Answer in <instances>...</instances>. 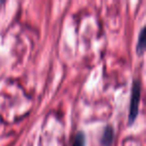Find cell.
<instances>
[{
  "instance_id": "1",
  "label": "cell",
  "mask_w": 146,
  "mask_h": 146,
  "mask_svg": "<svg viewBox=\"0 0 146 146\" xmlns=\"http://www.w3.org/2000/svg\"><path fill=\"white\" fill-rule=\"evenodd\" d=\"M140 95H141V85L140 81L135 79L133 81L131 90V98H130V105H129V124H132L134 120L136 119L138 115V109H139V102H140Z\"/></svg>"
},
{
  "instance_id": "2",
  "label": "cell",
  "mask_w": 146,
  "mask_h": 146,
  "mask_svg": "<svg viewBox=\"0 0 146 146\" xmlns=\"http://www.w3.org/2000/svg\"><path fill=\"white\" fill-rule=\"evenodd\" d=\"M114 140V129L112 126L107 125L103 130V133L100 138V143L102 146H111Z\"/></svg>"
},
{
  "instance_id": "3",
  "label": "cell",
  "mask_w": 146,
  "mask_h": 146,
  "mask_svg": "<svg viewBox=\"0 0 146 146\" xmlns=\"http://www.w3.org/2000/svg\"><path fill=\"white\" fill-rule=\"evenodd\" d=\"M145 49V27L141 29L138 36V42H137V53L142 54Z\"/></svg>"
},
{
  "instance_id": "4",
  "label": "cell",
  "mask_w": 146,
  "mask_h": 146,
  "mask_svg": "<svg viewBox=\"0 0 146 146\" xmlns=\"http://www.w3.org/2000/svg\"><path fill=\"white\" fill-rule=\"evenodd\" d=\"M85 144H86L85 134H84V132L79 131L74 136V140H73L71 146H85Z\"/></svg>"
}]
</instances>
